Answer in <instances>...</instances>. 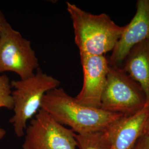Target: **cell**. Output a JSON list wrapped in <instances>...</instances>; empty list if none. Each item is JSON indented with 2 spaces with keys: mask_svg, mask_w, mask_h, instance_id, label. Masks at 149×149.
I'll return each instance as SVG.
<instances>
[{
  "mask_svg": "<svg viewBox=\"0 0 149 149\" xmlns=\"http://www.w3.org/2000/svg\"><path fill=\"white\" fill-rule=\"evenodd\" d=\"M40 109L77 134L105 130L123 116L82 105L60 87L44 95Z\"/></svg>",
  "mask_w": 149,
  "mask_h": 149,
  "instance_id": "obj_1",
  "label": "cell"
},
{
  "mask_svg": "<svg viewBox=\"0 0 149 149\" xmlns=\"http://www.w3.org/2000/svg\"><path fill=\"white\" fill-rule=\"evenodd\" d=\"M66 8L80 53L102 56L112 52L124 26H118L106 13L92 14L69 2H66Z\"/></svg>",
  "mask_w": 149,
  "mask_h": 149,
  "instance_id": "obj_2",
  "label": "cell"
},
{
  "mask_svg": "<svg viewBox=\"0 0 149 149\" xmlns=\"http://www.w3.org/2000/svg\"><path fill=\"white\" fill-rule=\"evenodd\" d=\"M11 85L14 114L10 119L18 137L24 134L27 122L40 109L43 96L50 90L60 87L59 80L43 72L39 68L32 77L12 80Z\"/></svg>",
  "mask_w": 149,
  "mask_h": 149,
  "instance_id": "obj_3",
  "label": "cell"
},
{
  "mask_svg": "<svg viewBox=\"0 0 149 149\" xmlns=\"http://www.w3.org/2000/svg\"><path fill=\"white\" fill-rule=\"evenodd\" d=\"M146 104V95L141 86L122 68L109 66L100 108L128 116L138 112Z\"/></svg>",
  "mask_w": 149,
  "mask_h": 149,
  "instance_id": "obj_4",
  "label": "cell"
},
{
  "mask_svg": "<svg viewBox=\"0 0 149 149\" xmlns=\"http://www.w3.org/2000/svg\"><path fill=\"white\" fill-rule=\"evenodd\" d=\"M39 68V60L31 43L4 19L0 37V74L13 72L26 79Z\"/></svg>",
  "mask_w": 149,
  "mask_h": 149,
  "instance_id": "obj_5",
  "label": "cell"
},
{
  "mask_svg": "<svg viewBox=\"0 0 149 149\" xmlns=\"http://www.w3.org/2000/svg\"><path fill=\"white\" fill-rule=\"evenodd\" d=\"M76 133L40 109L26 129L23 149H76Z\"/></svg>",
  "mask_w": 149,
  "mask_h": 149,
  "instance_id": "obj_6",
  "label": "cell"
},
{
  "mask_svg": "<svg viewBox=\"0 0 149 149\" xmlns=\"http://www.w3.org/2000/svg\"><path fill=\"white\" fill-rule=\"evenodd\" d=\"M84 82L76 101L85 106L100 108L109 65L104 55L80 53Z\"/></svg>",
  "mask_w": 149,
  "mask_h": 149,
  "instance_id": "obj_7",
  "label": "cell"
},
{
  "mask_svg": "<svg viewBox=\"0 0 149 149\" xmlns=\"http://www.w3.org/2000/svg\"><path fill=\"white\" fill-rule=\"evenodd\" d=\"M133 19L124 30L108 60L109 66L120 67L129 52L136 44L149 40V0H138Z\"/></svg>",
  "mask_w": 149,
  "mask_h": 149,
  "instance_id": "obj_8",
  "label": "cell"
},
{
  "mask_svg": "<svg viewBox=\"0 0 149 149\" xmlns=\"http://www.w3.org/2000/svg\"><path fill=\"white\" fill-rule=\"evenodd\" d=\"M149 113V104L131 115L118 119L106 129L111 149H133L139 139L144 135Z\"/></svg>",
  "mask_w": 149,
  "mask_h": 149,
  "instance_id": "obj_9",
  "label": "cell"
},
{
  "mask_svg": "<svg viewBox=\"0 0 149 149\" xmlns=\"http://www.w3.org/2000/svg\"><path fill=\"white\" fill-rule=\"evenodd\" d=\"M123 64V70L142 87L149 104V40L134 45Z\"/></svg>",
  "mask_w": 149,
  "mask_h": 149,
  "instance_id": "obj_10",
  "label": "cell"
},
{
  "mask_svg": "<svg viewBox=\"0 0 149 149\" xmlns=\"http://www.w3.org/2000/svg\"><path fill=\"white\" fill-rule=\"evenodd\" d=\"M79 149H111L106 130L93 133L75 135Z\"/></svg>",
  "mask_w": 149,
  "mask_h": 149,
  "instance_id": "obj_11",
  "label": "cell"
},
{
  "mask_svg": "<svg viewBox=\"0 0 149 149\" xmlns=\"http://www.w3.org/2000/svg\"><path fill=\"white\" fill-rule=\"evenodd\" d=\"M2 108L9 110L13 109L11 81L5 74H0V109ZM6 134L5 130L0 127V140L5 136Z\"/></svg>",
  "mask_w": 149,
  "mask_h": 149,
  "instance_id": "obj_12",
  "label": "cell"
},
{
  "mask_svg": "<svg viewBox=\"0 0 149 149\" xmlns=\"http://www.w3.org/2000/svg\"><path fill=\"white\" fill-rule=\"evenodd\" d=\"M133 149H149V138L143 135L139 139Z\"/></svg>",
  "mask_w": 149,
  "mask_h": 149,
  "instance_id": "obj_13",
  "label": "cell"
},
{
  "mask_svg": "<svg viewBox=\"0 0 149 149\" xmlns=\"http://www.w3.org/2000/svg\"><path fill=\"white\" fill-rule=\"evenodd\" d=\"M144 135L149 138V113L144 129Z\"/></svg>",
  "mask_w": 149,
  "mask_h": 149,
  "instance_id": "obj_14",
  "label": "cell"
},
{
  "mask_svg": "<svg viewBox=\"0 0 149 149\" xmlns=\"http://www.w3.org/2000/svg\"><path fill=\"white\" fill-rule=\"evenodd\" d=\"M5 18V16L3 15V13L0 10V37H1V30H2V23L4 19Z\"/></svg>",
  "mask_w": 149,
  "mask_h": 149,
  "instance_id": "obj_15",
  "label": "cell"
}]
</instances>
